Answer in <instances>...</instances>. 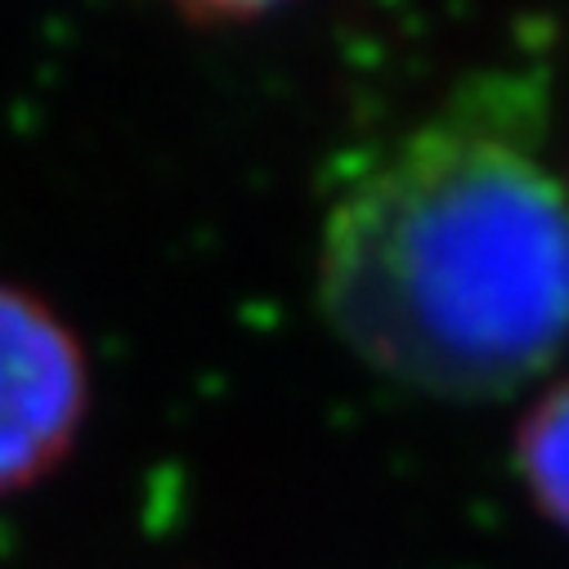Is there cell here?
Listing matches in <instances>:
<instances>
[{"label":"cell","instance_id":"6da1fadb","mask_svg":"<svg viewBox=\"0 0 569 569\" xmlns=\"http://www.w3.org/2000/svg\"><path fill=\"white\" fill-rule=\"evenodd\" d=\"M315 292L372 372L502 399L569 341V198L498 103L412 126L328 207Z\"/></svg>","mask_w":569,"mask_h":569},{"label":"cell","instance_id":"7a4b0ae2","mask_svg":"<svg viewBox=\"0 0 569 569\" xmlns=\"http://www.w3.org/2000/svg\"><path fill=\"white\" fill-rule=\"evenodd\" d=\"M90 355L72 323L0 278V498L37 489L77 449L90 417Z\"/></svg>","mask_w":569,"mask_h":569},{"label":"cell","instance_id":"3957f363","mask_svg":"<svg viewBox=\"0 0 569 569\" xmlns=\"http://www.w3.org/2000/svg\"><path fill=\"white\" fill-rule=\"evenodd\" d=\"M516 471L533 507L569 533V377L547 386L520 417Z\"/></svg>","mask_w":569,"mask_h":569},{"label":"cell","instance_id":"277c9868","mask_svg":"<svg viewBox=\"0 0 569 569\" xmlns=\"http://www.w3.org/2000/svg\"><path fill=\"white\" fill-rule=\"evenodd\" d=\"M167 6L198 23H256L282 6H292V0H167Z\"/></svg>","mask_w":569,"mask_h":569}]
</instances>
